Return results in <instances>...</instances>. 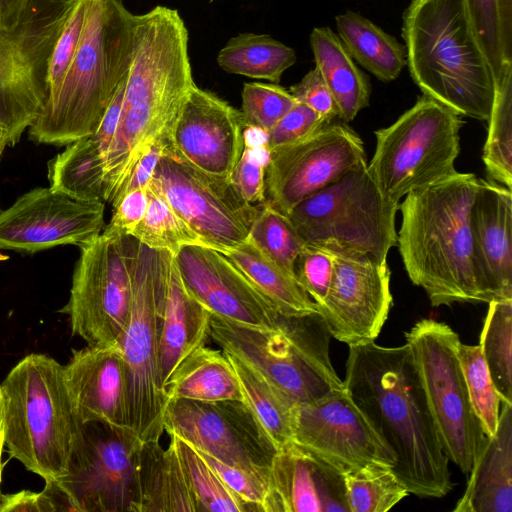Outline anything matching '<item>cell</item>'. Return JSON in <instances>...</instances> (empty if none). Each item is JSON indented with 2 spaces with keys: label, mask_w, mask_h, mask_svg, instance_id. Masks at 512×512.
<instances>
[{
  "label": "cell",
  "mask_w": 512,
  "mask_h": 512,
  "mask_svg": "<svg viewBox=\"0 0 512 512\" xmlns=\"http://www.w3.org/2000/svg\"><path fill=\"white\" fill-rule=\"evenodd\" d=\"M345 390L392 453V471L418 497L440 498L454 486L409 346H349Z\"/></svg>",
  "instance_id": "1"
},
{
  "label": "cell",
  "mask_w": 512,
  "mask_h": 512,
  "mask_svg": "<svg viewBox=\"0 0 512 512\" xmlns=\"http://www.w3.org/2000/svg\"><path fill=\"white\" fill-rule=\"evenodd\" d=\"M194 84L188 30L178 11L158 5L135 15L121 114L105 159L104 202H115L152 146L169 147L172 129Z\"/></svg>",
  "instance_id": "2"
},
{
  "label": "cell",
  "mask_w": 512,
  "mask_h": 512,
  "mask_svg": "<svg viewBox=\"0 0 512 512\" xmlns=\"http://www.w3.org/2000/svg\"><path fill=\"white\" fill-rule=\"evenodd\" d=\"M480 179L456 172L408 193L397 245L411 282L433 306L481 302L473 259L470 209Z\"/></svg>",
  "instance_id": "3"
},
{
  "label": "cell",
  "mask_w": 512,
  "mask_h": 512,
  "mask_svg": "<svg viewBox=\"0 0 512 512\" xmlns=\"http://www.w3.org/2000/svg\"><path fill=\"white\" fill-rule=\"evenodd\" d=\"M134 17L124 0H85L76 53L29 127L32 141L61 147L95 132L128 74Z\"/></svg>",
  "instance_id": "4"
},
{
  "label": "cell",
  "mask_w": 512,
  "mask_h": 512,
  "mask_svg": "<svg viewBox=\"0 0 512 512\" xmlns=\"http://www.w3.org/2000/svg\"><path fill=\"white\" fill-rule=\"evenodd\" d=\"M402 37L406 65L424 95L461 116L488 120L494 78L463 0H410Z\"/></svg>",
  "instance_id": "5"
},
{
  "label": "cell",
  "mask_w": 512,
  "mask_h": 512,
  "mask_svg": "<svg viewBox=\"0 0 512 512\" xmlns=\"http://www.w3.org/2000/svg\"><path fill=\"white\" fill-rule=\"evenodd\" d=\"M0 406L10 457L45 481L64 477L82 425L64 366L46 354L25 356L0 384Z\"/></svg>",
  "instance_id": "6"
},
{
  "label": "cell",
  "mask_w": 512,
  "mask_h": 512,
  "mask_svg": "<svg viewBox=\"0 0 512 512\" xmlns=\"http://www.w3.org/2000/svg\"><path fill=\"white\" fill-rule=\"evenodd\" d=\"M209 336L245 362L294 403H308L343 391L330 358L331 334L319 312L282 315L275 329H263L212 314Z\"/></svg>",
  "instance_id": "7"
},
{
  "label": "cell",
  "mask_w": 512,
  "mask_h": 512,
  "mask_svg": "<svg viewBox=\"0 0 512 512\" xmlns=\"http://www.w3.org/2000/svg\"><path fill=\"white\" fill-rule=\"evenodd\" d=\"M173 256L135 239L131 307L118 345L127 370L129 428L142 443L160 441L164 432L167 396L160 380L159 343Z\"/></svg>",
  "instance_id": "8"
},
{
  "label": "cell",
  "mask_w": 512,
  "mask_h": 512,
  "mask_svg": "<svg viewBox=\"0 0 512 512\" xmlns=\"http://www.w3.org/2000/svg\"><path fill=\"white\" fill-rule=\"evenodd\" d=\"M461 115L422 95L393 124L375 131L367 171L382 196L399 205L408 193L456 173Z\"/></svg>",
  "instance_id": "9"
},
{
  "label": "cell",
  "mask_w": 512,
  "mask_h": 512,
  "mask_svg": "<svg viewBox=\"0 0 512 512\" xmlns=\"http://www.w3.org/2000/svg\"><path fill=\"white\" fill-rule=\"evenodd\" d=\"M77 0H29L19 19L0 27V130L15 146L47 99L51 55Z\"/></svg>",
  "instance_id": "10"
},
{
  "label": "cell",
  "mask_w": 512,
  "mask_h": 512,
  "mask_svg": "<svg viewBox=\"0 0 512 512\" xmlns=\"http://www.w3.org/2000/svg\"><path fill=\"white\" fill-rule=\"evenodd\" d=\"M398 210L365 167L305 198L287 216L307 245L336 246L387 261L397 243Z\"/></svg>",
  "instance_id": "11"
},
{
  "label": "cell",
  "mask_w": 512,
  "mask_h": 512,
  "mask_svg": "<svg viewBox=\"0 0 512 512\" xmlns=\"http://www.w3.org/2000/svg\"><path fill=\"white\" fill-rule=\"evenodd\" d=\"M442 449L468 475L486 433L476 416L458 358V334L446 323L418 321L407 333Z\"/></svg>",
  "instance_id": "12"
},
{
  "label": "cell",
  "mask_w": 512,
  "mask_h": 512,
  "mask_svg": "<svg viewBox=\"0 0 512 512\" xmlns=\"http://www.w3.org/2000/svg\"><path fill=\"white\" fill-rule=\"evenodd\" d=\"M134 244L131 236L102 231L79 246L69 299L59 312L88 345L118 343L124 331L132 300Z\"/></svg>",
  "instance_id": "13"
},
{
  "label": "cell",
  "mask_w": 512,
  "mask_h": 512,
  "mask_svg": "<svg viewBox=\"0 0 512 512\" xmlns=\"http://www.w3.org/2000/svg\"><path fill=\"white\" fill-rule=\"evenodd\" d=\"M141 444L130 429L82 422L67 473L57 481L77 512H138Z\"/></svg>",
  "instance_id": "14"
},
{
  "label": "cell",
  "mask_w": 512,
  "mask_h": 512,
  "mask_svg": "<svg viewBox=\"0 0 512 512\" xmlns=\"http://www.w3.org/2000/svg\"><path fill=\"white\" fill-rule=\"evenodd\" d=\"M208 247L226 253L245 242L260 205L245 201L230 177L199 170L164 151L148 186Z\"/></svg>",
  "instance_id": "15"
},
{
  "label": "cell",
  "mask_w": 512,
  "mask_h": 512,
  "mask_svg": "<svg viewBox=\"0 0 512 512\" xmlns=\"http://www.w3.org/2000/svg\"><path fill=\"white\" fill-rule=\"evenodd\" d=\"M164 431L265 480L278 449L244 401L168 400Z\"/></svg>",
  "instance_id": "16"
},
{
  "label": "cell",
  "mask_w": 512,
  "mask_h": 512,
  "mask_svg": "<svg viewBox=\"0 0 512 512\" xmlns=\"http://www.w3.org/2000/svg\"><path fill=\"white\" fill-rule=\"evenodd\" d=\"M365 167L361 138L346 124L329 122L307 137L270 152L264 202L288 215L305 198Z\"/></svg>",
  "instance_id": "17"
},
{
  "label": "cell",
  "mask_w": 512,
  "mask_h": 512,
  "mask_svg": "<svg viewBox=\"0 0 512 512\" xmlns=\"http://www.w3.org/2000/svg\"><path fill=\"white\" fill-rule=\"evenodd\" d=\"M323 248L333 255L334 270L317 309L331 336L348 346L375 341L393 304L387 261L336 246Z\"/></svg>",
  "instance_id": "18"
},
{
  "label": "cell",
  "mask_w": 512,
  "mask_h": 512,
  "mask_svg": "<svg viewBox=\"0 0 512 512\" xmlns=\"http://www.w3.org/2000/svg\"><path fill=\"white\" fill-rule=\"evenodd\" d=\"M104 211L102 200L36 187L0 212V248L36 253L61 245L79 247L103 231Z\"/></svg>",
  "instance_id": "19"
},
{
  "label": "cell",
  "mask_w": 512,
  "mask_h": 512,
  "mask_svg": "<svg viewBox=\"0 0 512 512\" xmlns=\"http://www.w3.org/2000/svg\"><path fill=\"white\" fill-rule=\"evenodd\" d=\"M293 441L343 474L375 463L391 467L395 464L394 456L346 390L297 404Z\"/></svg>",
  "instance_id": "20"
},
{
  "label": "cell",
  "mask_w": 512,
  "mask_h": 512,
  "mask_svg": "<svg viewBox=\"0 0 512 512\" xmlns=\"http://www.w3.org/2000/svg\"><path fill=\"white\" fill-rule=\"evenodd\" d=\"M174 260L189 293L213 315L263 329L279 326L282 315L225 253L190 245Z\"/></svg>",
  "instance_id": "21"
},
{
  "label": "cell",
  "mask_w": 512,
  "mask_h": 512,
  "mask_svg": "<svg viewBox=\"0 0 512 512\" xmlns=\"http://www.w3.org/2000/svg\"><path fill=\"white\" fill-rule=\"evenodd\" d=\"M243 148L241 112L194 84L174 124L166 151L199 170L230 177Z\"/></svg>",
  "instance_id": "22"
},
{
  "label": "cell",
  "mask_w": 512,
  "mask_h": 512,
  "mask_svg": "<svg viewBox=\"0 0 512 512\" xmlns=\"http://www.w3.org/2000/svg\"><path fill=\"white\" fill-rule=\"evenodd\" d=\"M263 512H350L344 474L292 441L275 454Z\"/></svg>",
  "instance_id": "23"
},
{
  "label": "cell",
  "mask_w": 512,
  "mask_h": 512,
  "mask_svg": "<svg viewBox=\"0 0 512 512\" xmlns=\"http://www.w3.org/2000/svg\"><path fill=\"white\" fill-rule=\"evenodd\" d=\"M472 259L481 302L512 299V192L480 179L470 209Z\"/></svg>",
  "instance_id": "24"
},
{
  "label": "cell",
  "mask_w": 512,
  "mask_h": 512,
  "mask_svg": "<svg viewBox=\"0 0 512 512\" xmlns=\"http://www.w3.org/2000/svg\"><path fill=\"white\" fill-rule=\"evenodd\" d=\"M72 352L64 376L78 418L130 429L127 370L118 343L88 345Z\"/></svg>",
  "instance_id": "25"
},
{
  "label": "cell",
  "mask_w": 512,
  "mask_h": 512,
  "mask_svg": "<svg viewBox=\"0 0 512 512\" xmlns=\"http://www.w3.org/2000/svg\"><path fill=\"white\" fill-rule=\"evenodd\" d=\"M454 512L512 511V405L503 403L495 433L487 436Z\"/></svg>",
  "instance_id": "26"
},
{
  "label": "cell",
  "mask_w": 512,
  "mask_h": 512,
  "mask_svg": "<svg viewBox=\"0 0 512 512\" xmlns=\"http://www.w3.org/2000/svg\"><path fill=\"white\" fill-rule=\"evenodd\" d=\"M211 316L185 287L173 256L162 307L159 343L160 380L164 389L179 364L205 344Z\"/></svg>",
  "instance_id": "27"
},
{
  "label": "cell",
  "mask_w": 512,
  "mask_h": 512,
  "mask_svg": "<svg viewBox=\"0 0 512 512\" xmlns=\"http://www.w3.org/2000/svg\"><path fill=\"white\" fill-rule=\"evenodd\" d=\"M138 512H198L173 443L141 444L138 455Z\"/></svg>",
  "instance_id": "28"
},
{
  "label": "cell",
  "mask_w": 512,
  "mask_h": 512,
  "mask_svg": "<svg viewBox=\"0 0 512 512\" xmlns=\"http://www.w3.org/2000/svg\"><path fill=\"white\" fill-rule=\"evenodd\" d=\"M316 68L335 101L338 118L353 120L367 106L371 95L369 77L354 63L339 36L329 27H316L310 34Z\"/></svg>",
  "instance_id": "29"
},
{
  "label": "cell",
  "mask_w": 512,
  "mask_h": 512,
  "mask_svg": "<svg viewBox=\"0 0 512 512\" xmlns=\"http://www.w3.org/2000/svg\"><path fill=\"white\" fill-rule=\"evenodd\" d=\"M165 391L167 401H243L238 378L225 353L204 345L179 364L167 381Z\"/></svg>",
  "instance_id": "30"
},
{
  "label": "cell",
  "mask_w": 512,
  "mask_h": 512,
  "mask_svg": "<svg viewBox=\"0 0 512 512\" xmlns=\"http://www.w3.org/2000/svg\"><path fill=\"white\" fill-rule=\"evenodd\" d=\"M338 36L363 68L382 82L395 80L406 66V49L363 15L346 11L335 17Z\"/></svg>",
  "instance_id": "31"
},
{
  "label": "cell",
  "mask_w": 512,
  "mask_h": 512,
  "mask_svg": "<svg viewBox=\"0 0 512 512\" xmlns=\"http://www.w3.org/2000/svg\"><path fill=\"white\" fill-rule=\"evenodd\" d=\"M284 316L318 312L296 278L262 253L249 239L225 253Z\"/></svg>",
  "instance_id": "32"
},
{
  "label": "cell",
  "mask_w": 512,
  "mask_h": 512,
  "mask_svg": "<svg viewBox=\"0 0 512 512\" xmlns=\"http://www.w3.org/2000/svg\"><path fill=\"white\" fill-rule=\"evenodd\" d=\"M238 378L243 401L279 450L293 441L297 404L259 372L223 351Z\"/></svg>",
  "instance_id": "33"
},
{
  "label": "cell",
  "mask_w": 512,
  "mask_h": 512,
  "mask_svg": "<svg viewBox=\"0 0 512 512\" xmlns=\"http://www.w3.org/2000/svg\"><path fill=\"white\" fill-rule=\"evenodd\" d=\"M297 60L294 49L268 34L240 33L219 51L217 63L224 71L278 83Z\"/></svg>",
  "instance_id": "34"
},
{
  "label": "cell",
  "mask_w": 512,
  "mask_h": 512,
  "mask_svg": "<svg viewBox=\"0 0 512 512\" xmlns=\"http://www.w3.org/2000/svg\"><path fill=\"white\" fill-rule=\"evenodd\" d=\"M104 165L89 136L76 140L48 162L50 188L78 199L103 201Z\"/></svg>",
  "instance_id": "35"
},
{
  "label": "cell",
  "mask_w": 512,
  "mask_h": 512,
  "mask_svg": "<svg viewBox=\"0 0 512 512\" xmlns=\"http://www.w3.org/2000/svg\"><path fill=\"white\" fill-rule=\"evenodd\" d=\"M467 19L498 80L512 64V0H463Z\"/></svg>",
  "instance_id": "36"
},
{
  "label": "cell",
  "mask_w": 512,
  "mask_h": 512,
  "mask_svg": "<svg viewBox=\"0 0 512 512\" xmlns=\"http://www.w3.org/2000/svg\"><path fill=\"white\" fill-rule=\"evenodd\" d=\"M494 98L488 118L482 160L489 177L512 188V64L494 81Z\"/></svg>",
  "instance_id": "37"
},
{
  "label": "cell",
  "mask_w": 512,
  "mask_h": 512,
  "mask_svg": "<svg viewBox=\"0 0 512 512\" xmlns=\"http://www.w3.org/2000/svg\"><path fill=\"white\" fill-rule=\"evenodd\" d=\"M488 304L479 346L501 402L512 405V299Z\"/></svg>",
  "instance_id": "38"
},
{
  "label": "cell",
  "mask_w": 512,
  "mask_h": 512,
  "mask_svg": "<svg viewBox=\"0 0 512 512\" xmlns=\"http://www.w3.org/2000/svg\"><path fill=\"white\" fill-rule=\"evenodd\" d=\"M198 512H256L221 480L199 452L181 438L170 435Z\"/></svg>",
  "instance_id": "39"
},
{
  "label": "cell",
  "mask_w": 512,
  "mask_h": 512,
  "mask_svg": "<svg viewBox=\"0 0 512 512\" xmlns=\"http://www.w3.org/2000/svg\"><path fill=\"white\" fill-rule=\"evenodd\" d=\"M350 512H386L410 492L385 464H370L344 474Z\"/></svg>",
  "instance_id": "40"
},
{
  "label": "cell",
  "mask_w": 512,
  "mask_h": 512,
  "mask_svg": "<svg viewBox=\"0 0 512 512\" xmlns=\"http://www.w3.org/2000/svg\"><path fill=\"white\" fill-rule=\"evenodd\" d=\"M147 191L149 201L146 212L131 232V237L151 249L164 250L174 256L186 246L208 247L164 198L149 187Z\"/></svg>",
  "instance_id": "41"
},
{
  "label": "cell",
  "mask_w": 512,
  "mask_h": 512,
  "mask_svg": "<svg viewBox=\"0 0 512 512\" xmlns=\"http://www.w3.org/2000/svg\"><path fill=\"white\" fill-rule=\"evenodd\" d=\"M248 239L262 253L294 276L295 259L306 243L287 215L263 202L259 206Z\"/></svg>",
  "instance_id": "42"
},
{
  "label": "cell",
  "mask_w": 512,
  "mask_h": 512,
  "mask_svg": "<svg viewBox=\"0 0 512 512\" xmlns=\"http://www.w3.org/2000/svg\"><path fill=\"white\" fill-rule=\"evenodd\" d=\"M458 358L472 408L487 436L495 433L501 399L491 379L479 345L459 343Z\"/></svg>",
  "instance_id": "43"
},
{
  "label": "cell",
  "mask_w": 512,
  "mask_h": 512,
  "mask_svg": "<svg viewBox=\"0 0 512 512\" xmlns=\"http://www.w3.org/2000/svg\"><path fill=\"white\" fill-rule=\"evenodd\" d=\"M297 103L289 90L277 84L245 83L241 116L244 127L269 132Z\"/></svg>",
  "instance_id": "44"
},
{
  "label": "cell",
  "mask_w": 512,
  "mask_h": 512,
  "mask_svg": "<svg viewBox=\"0 0 512 512\" xmlns=\"http://www.w3.org/2000/svg\"><path fill=\"white\" fill-rule=\"evenodd\" d=\"M294 276L316 305L328 292L334 270V257L324 248L305 245L294 262Z\"/></svg>",
  "instance_id": "45"
},
{
  "label": "cell",
  "mask_w": 512,
  "mask_h": 512,
  "mask_svg": "<svg viewBox=\"0 0 512 512\" xmlns=\"http://www.w3.org/2000/svg\"><path fill=\"white\" fill-rule=\"evenodd\" d=\"M270 153L265 145H244L230 179L241 197L250 204L265 200V172Z\"/></svg>",
  "instance_id": "46"
},
{
  "label": "cell",
  "mask_w": 512,
  "mask_h": 512,
  "mask_svg": "<svg viewBox=\"0 0 512 512\" xmlns=\"http://www.w3.org/2000/svg\"><path fill=\"white\" fill-rule=\"evenodd\" d=\"M85 17V0H77L55 43L48 69L47 97L67 72L76 53Z\"/></svg>",
  "instance_id": "47"
},
{
  "label": "cell",
  "mask_w": 512,
  "mask_h": 512,
  "mask_svg": "<svg viewBox=\"0 0 512 512\" xmlns=\"http://www.w3.org/2000/svg\"><path fill=\"white\" fill-rule=\"evenodd\" d=\"M327 122L320 114L298 102L266 133L265 146L270 152L295 143L323 127Z\"/></svg>",
  "instance_id": "48"
},
{
  "label": "cell",
  "mask_w": 512,
  "mask_h": 512,
  "mask_svg": "<svg viewBox=\"0 0 512 512\" xmlns=\"http://www.w3.org/2000/svg\"><path fill=\"white\" fill-rule=\"evenodd\" d=\"M196 450L229 489L252 506L256 512H263L268 489L265 480L244 469L225 464L203 451Z\"/></svg>",
  "instance_id": "49"
},
{
  "label": "cell",
  "mask_w": 512,
  "mask_h": 512,
  "mask_svg": "<svg viewBox=\"0 0 512 512\" xmlns=\"http://www.w3.org/2000/svg\"><path fill=\"white\" fill-rule=\"evenodd\" d=\"M289 92L298 102L316 111L327 122L338 118L333 96L316 67L310 70L300 82L292 85Z\"/></svg>",
  "instance_id": "50"
},
{
  "label": "cell",
  "mask_w": 512,
  "mask_h": 512,
  "mask_svg": "<svg viewBox=\"0 0 512 512\" xmlns=\"http://www.w3.org/2000/svg\"><path fill=\"white\" fill-rule=\"evenodd\" d=\"M148 191L138 189L120 197L113 205V214L103 231L118 236H130L142 220L148 206Z\"/></svg>",
  "instance_id": "51"
},
{
  "label": "cell",
  "mask_w": 512,
  "mask_h": 512,
  "mask_svg": "<svg viewBox=\"0 0 512 512\" xmlns=\"http://www.w3.org/2000/svg\"><path fill=\"white\" fill-rule=\"evenodd\" d=\"M126 79L127 76L118 87L97 129L93 134L89 135L103 157L104 164L118 127Z\"/></svg>",
  "instance_id": "52"
},
{
  "label": "cell",
  "mask_w": 512,
  "mask_h": 512,
  "mask_svg": "<svg viewBox=\"0 0 512 512\" xmlns=\"http://www.w3.org/2000/svg\"><path fill=\"white\" fill-rule=\"evenodd\" d=\"M0 512H54L45 489L36 493L22 490L14 494H0Z\"/></svg>",
  "instance_id": "53"
},
{
  "label": "cell",
  "mask_w": 512,
  "mask_h": 512,
  "mask_svg": "<svg viewBox=\"0 0 512 512\" xmlns=\"http://www.w3.org/2000/svg\"><path fill=\"white\" fill-rule=\"evenodd\" d=\"M167 147L168 145L163 143L155 144L141 157L115 202L130 191L148 188L156 166Z\"/></svg>",
  "instance_id": "54"
},
{
  "label": "cell",
  "mask_w": 512,
  "mask_h": 512,
  "mask_svg": "<svg viewBox=\"0 0 512 512\" xmlns=\"http://www.w3.org/2000/svg\"><path fill=\"white\" fill-rule=\"evenodd\" d=\"M29 0H0V27L13 25Z\"/></svg>",
  "instance_id": "55"
},
{
  "label": "cell",
  "mask_w": 512,
  "mask_h": 512,
  "mask_svg": "<svg viewBox=\"0 0 512 512\" xmlns=\"http://www.w3.org/2000/svg\"><path fill=\"white\" fill-rule=\"evenodd\" d=\"M4 445H5V443H4V434H3L2 417H1V406H0V486H1V481H2V468H3L2 452H3ZM0 494H1V491H0Z\"/></svg>",
  "instance_id": "56"
},
{
  "label": "cell",
  "mask_w": 512,
  "mask_h": 512,
  "mask_svg": "<svg viewBox=\"0 0 512 512\" xmlns=\"http://www.w3.org/2000/svg\"><path fill=\"white\" fill-rule=\"evenodd\" d=\"M6 146H7L6 138L3 134V132L0 130V159L2 157V154H3Z\"/></svg>",
  "instance_id": "57"
},
{
  "label": "cell",
  "mask_w": 512,
  "mask_h": 512,
  "mask_svg": "<svg viewBox=\"0 0 512 512\" xmlns=\"http://www.w3.org/2000/svg\"><path fill=\"white\" fill-rule=\"evenodd\" d=\"M8 259H9V256L4 255V254H2V253L0 252V262H1V261H6V260H8Z\"/></svg>",
  "instance_id": "58"
}]
</instances>
